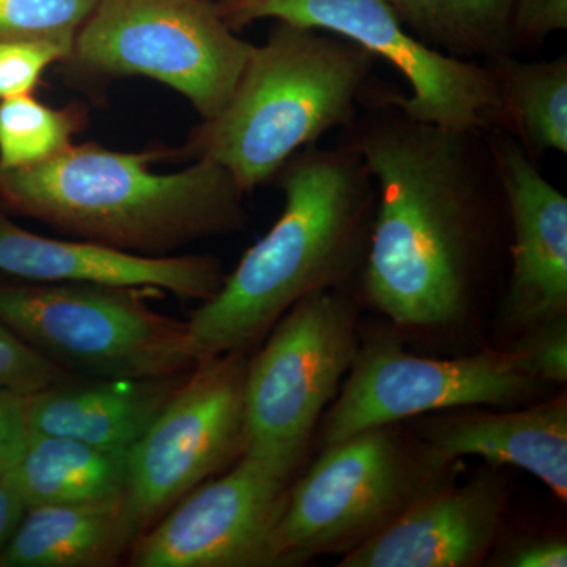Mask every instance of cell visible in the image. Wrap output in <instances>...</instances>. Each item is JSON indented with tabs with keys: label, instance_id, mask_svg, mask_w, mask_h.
Returning <instances> with one entry per match:
<instances>
[{
	"label": "cell",
	"instance_id": "6",
	"mask_svg": "<svg viewBox=\"0 0 567 567\" xmlns=\"http://www.w3.org/2000/svg\"><path fill=\"white\" fill-rule=\"evenodd\" d=\"M147 292L155 290L0 284V322L62 368L96 379L186 374L197 363L188 323L155 311Z\"/></svg>",
	"mask_w": 567,
	"mask_h": 567
},
{
	"label": "cell",
	"instance_id": "23",
	"mask_svg": "<svg viewBox=\"0 0 567 567\" xmlns=\"http://www.w3.org/2000/svg\"><path fill=\"white\" fill-rule=\"evenodd\" d=\"M99 0H0V40H40L73 50Z\"/></svg>",
	"mask_w": 567,
	"mask_h": 567
},
{
	"label": "cell",
	"instance_id": "5",
	"mask_svg": "<svg viewBox=\"0 0 567 567\" xmlns=\"http://www.w3.org/2000/svg\"><path fill=\"white\" fill-rule=\"evenodd\" d=\"M454 465L402 423L365 429L324 445L290 484L275 532L276 566L346 555L394 524Z\"/></svg>",
	"mask_w": 567,
	"mask_h": 567
},
{
	"label": "cell",
	"instance_id": "24",
	"mask_svg": "<svg viewBox=\"0 0 567 567\" xmlns=\"http://www.w3.org/2000/svg\"><path fill=\"white\" fill-rule=\"evenodd\" d=\"M522 371L543 385L567 382V316L520 331L506 347Z\"/></svg>",
	"mask_w": 567,
	"mask_h": 567
},
{
	"label": "cell",
	"instance_id": "25",
	"mask_svg": "<svg viewBox=\"0 0 567 567\" xmlns=\"http://www.w3.org/2000/svg\"><path fill=\"white\" fill-rule=\"evenodd\" d=\"M71 382L65 368L0 322V388L21 394H35Z\"/></svg>",
	"mask_w": 567,
	"mask_h": 567
},
{
	"label": "cell",
	"instance_id": "28",
	"mask_svg": "<svg viewBox=\"0 0 567 567\" xmlns=\"http://www.w3.org/2000/svg\"><path fill=\"white\" fill-rule=\"evenodd\" d=\"M28 402L29 394L0 388V477L18 464L31 436Z\"/></svg>",
	"mask_w": 567,
	"mask_h": 567
},
{
	"label": "cell",
	"instance_id": "16",
	"mask_svg": "<svg viewBox=\"0 0 567 567\" xmlns=\"http://www.w3.org/2000/svg\"><path fill=\"white\" fill-rule=\"evenodd\" d=\"M413 432L451 464L483 457L536 476L559 502L567 499V398L547 399L522 409L466 406L425 416Z\"/></svg>",
	"mask_w": 567,
	"mask_h": 567
},
{
	"label": "cell",
	"instance_id": "14",
	"mask_svg": "<svg viewBox=\"0 0 567 567\" xmlns=\"http://www.w3.org/2000/svg\"><path fill=\"white\" fill-rule=\"evenodd\" d=\"M509 491L498 476L451 480L394 524L347 551L338 567H475L498 544Z\"/></svg>",
	"mask_w": 567,
	"mask_h": 567
},
{
	"label": "cell",
	"instance_id": "30",
	"mask_svg": "<svg viewBox=\"0 0 567 567\" xmlns=\"http://www.w3.org/2000/svg\"><path fill=\"white\" fill-rule=\"evenodd\" d=\"M24 513L25 506L20 496L6 481L0 480V555L17 532Z\"/></svg>",
	"mask_w": 567,
	"mask_h": 567
},
{
	"label": "cell",
	"instance_id": "27",
	"mask_svg": "<svg viewBox=\"0 0 567 567\" xmlns=\"http://www.w3.org/2000/svg\"><path fill=\"white\" fill-rule=\"evenodd\" d=\"M567 0H516L514 2V47L540 43L550 33L566 31Z\"/></svg>",
	"mask_w": 567,
	"mask_h": 567
},
{
	"label": "cell",
	"instance_id": "19",
	"mask_svg": "<svg viewBox=\"0 0 567 567\" xmlns=\"http://www.w3.org/2000/svg\"><path fill=\"white\" fill-rule=\"evenodd\" d=\"M126 454L31 432L20 461L0 480L17 492L25 509L96 502L125 492Z\"/></svg>",
	"mask_w": 567,
	"mask_h": 567
},
{
	"label": "cell",
	"instance_id": "8",
	"mask_svg": "<svg viewBox=\"0 0 567 567\" xmlns=\"http://www.w3.org/2000/svg\"><path fill=\"white\" fill-rule=\"evenodd\" d=\"M252 48L212 0H99L70 59L89 73L169 85L210 121L229 102Z\"/></svg>",
	"mask_w": 567,
	"mask_h": 567
},
{
	"label": "cell",
	"instance_id": "1",
	"mask_svg": "<svg viewBox=\"0 0 567 567\" xmlns=\"http://www.w3.org/2000/svg\"><path fill=\"white\" fill-rule=\"evenodd\" d=\"M379 82L342 144L374 178L361 292L401 328L464 319L486 276L505 196L486 133L410 118Z\"/></svg>",
	"mask_w": 567,
	"mask_h": 567
},
{
	"label": "cell",
	"instance_id": "13",
	"mask_svg": "<svg viewBox=\"0 0 567 567\" xmlns=\"http://www.w3.org/2000/svg\"><path fill=\"white\" fill-rule=\"evenodd\" d=\"M505 196L511 276L505 317L518 333L567 316V199L537 169L516 137L486 133Z\"/></svg>",
	"mask_w": 567,
	"mask_h": 567
},
{
	"label": "cell",
	"instance_id": "15",
	"mask_svg": "<svg viewBox=\"0 0 567 567\" xmlns=\"http://www.w3.org/2000/svg\"><path fill=\"white\" fill-rule=\"evenodd\" d=\"M0 274L28 282L140 287L182 300H210L226 278L218 257L144 256L89 240L22 229L0 213Z\"/></svg>",
	"mask_w": 567,
	"mask_h": 567
},
{
	"label": "cell",
	"instance_id": "21",
	"mask_svg": "<svg viewBox=\"0 0 567 567\" xmlns=\"http://www.w3.org/2000/svg\"><path fill=\"white\" fill-rule=\"evenodd\" d=\"M425 47L462 61L491 62L513 54L516 0H386Z\"/></svg>",
	"mask_w": 567,
	"mask_h": 567
},
{
	"label": "cell",
	"instance_id": "11",
	"mask_svg": "<svg viewBox=\"0 0 567 567\" xmlns=\"http://www.w3.org/2000/svg\"><path fill=\"white\" fill-rule=\"evenodd\" d=\"M246 352L197 361L126 454L125 505L137 537L245 450Z\"/></svg>",
	"mask_w": 567,
	"mask_h": 567
},
{
	"label": "cell",
	"instance_id": "9",
	"mask_svg": "<svg viewBox=\"0 0 567 567\" xmlns=\"http://www.w3.org/2000/svg\"><path fill=\"white\" fill-rule=\"evenodd\" d=\"M224 21L238 29L271 20L334 33L360 44L404 78L410 95L388 96L410 118L456 132L505 130L502 93L494 70L425 47L386 0H224Z\"/></svg>",
	"mask_w": 567,
	"mask_h": 567
},
{
	"label": "cell",
	"instance_id": "12",
	"mask_svg": "<svg viewBox=\"0 0 567 567\" xmlns=\"http://www.w3.org/2000/svg\"><path fill=\"white\" fill-rule=\"evenodd\" d=\"M292 477L244 454L229 473L183 496L132 546L137 567H271Z\"/></svg>",
	"mask_w": 567,
	"mask_h": 567
},
{
	"label": "cell",
	"instance_id": "17",
	"mask_svg": "<svg viewBox=\"0 0 567 567\" xmlns=\"http://www.w3.org/2000/svg\"><path fill=\"white\" fill-rule=\"evenodd\" d=\"M186 374L99 379L48 388L29 394V427L33 434L66 436L128 453Z\"/></svg>",
	"mask_w": 567,
	"mask_h": 567
},
{
	"label": "cell",
	"instance_id": "4",
	"mask_svg": "<svg viewBox=\"0 0 567 567\" xmlns=\"http://www.w3.org/2000/svg\"><path fill=\"white\" fill-rule=\"evenodd\" d=\"M377 62L353 41L278 21L252 48L229 102L200 126L194 151L252 192L331 130L353 125L379 84Z\"/></svg>",
	"mask_w": 567,
	"mask_h": 567
},
{
	"label": "cell",
	"instance_id": "22",
	"mask_svg": "<svg viewBox=\"0 0 567 567\" xmlns=\"http://www.w3.org/2000/svg\"><path fill=\"white\" fill-rule=\"evenodd\" d=\"M80 112L54 110L29 95L0 100V171L54 158L73 144Z\"/></svg>",
	"mask_w": 567,
	"mask_h": 567
},
{
	"label": "cell",
	"instance_id": "3",
	"mask_svg": "<svg viewBox=\"0 0 567 567\" xmlns=\"http://www.w3.org/2000/svg\"><path fill=\"white\" fill-rule=\"evenodd\" d=\"M158 156L71 144L47 162L0 171V200L81 240L144 256L244 229L245 193L229 171L197 158L153 173Z\"/></svg>",
	"mask_w": 567,
	"mask_h": 567
},
{
	"label": "cell",
	"instance_id": "10",
	"mask_svg": "<svg viewBox=\"0 0 567 567\" xmlns=\"http://www.w3.org/2000/svg\"><path fill=\"white\" fill-rule=\"evenodd\" d=\"M347 374L320 421L322 446L365 429L450 410L522 406L544 386L522 371L507 349L450 360L417 357L388 330L363 336Z\"/></svg>",
	"mask_w": 567,
	"mask_h": 567
},
{
	"label": "cell",
	"instance_id": "7",
	"mask_svg": "<svg viewBox=\"0 0 567 567\" xmlns=\"http://www.w3.org/2000/svg\"><path fill=\"white\" fill-rule=\"evenodd\" d=\"M358 344V305L344 289L308 295L292 306L248 363L244 454L292 477Z\"/></svg>",
	"mask_w": 567,
	"mask_h": 567
},
{
	"label": "cell",
	"instance_id": "26",
	"mask_svg": "<svg viewBox=\"0 0 567 567\" xmlns=\"http://www.w3.org/2000/svg\"><path fill=\"white\" fill-rule=\"evenodd\" d=\"M70 55L71 48L52 41L0 40V100L29 95L52 63Z\"/></svg>",
	"mask_w": 567,
	"mask_h": 567
},
{
	"label": "cell",
	"instance_id": "20",
	"mask_svg": "<svg viewBox=\"0 0 567 567\" xmlns=\"http://www.w3.org/2000/svg\"><path fill=\"white\" fill-rule=\"evenodd\" d=\"M502 93L505 130L529 158L567 153V55L522 62L513 54L486 62Z\"/></svg>",
	"mask_w": 567,
	"mask_h": 567
},
{
	"label": "cell",
	"instance_id": "29",
	"mask_svg": "<svg viewBox=\"0 0 567 567\" xmlns=\"http://www.w3.org/2000/svg\"><path fill=\"white\" fill-rule=\"evenodd\" d=\"M487 561L499 567H566V539L561 536L518 537L499 550L494 548Z\"/></svg>",
	"mask_w": 567,
	"mask_h": 567
},
{
	"label": "cell",
	"instance_id": "2",
	"mask_svg": "<svg viewBox=\"0 0 567 567\" xmlns=\"http://www.w3.org/2000/svg\"><path fill=\"white\" fill-rule=\"evenodd\" d=\"M275 226L189 317L197 361L246 352L308 295L342 289L363 268L377 186L349 145L305 148L281 173Z\"/></svg>",
	"mask_w": 567,
	"mask_h": 567
},
{
	"label": "cell",
	"instance_id": "31",
	"mask_svg": "<svg viewBox=\"0 0 567 567\" xmlns=\"http://www.w3.org/2000/svg\"><path fill=\"white\" fill-rule=\"evenodd\" d=\"M216 2H224V0H216Z\"/></svg>",
	"mask_w": 567,
	"mask_h": 567
},
{
	"label": "cell",
	"instance_id": "18",
	"mask_svg": "<svg viewBox=\"0 0 567 567\" xmlns=\"http://www.w3.org/2000/svg\"><path fill=\"white\" fill-rule=\"evenodd\" d=\"M137 539L125 496L25 509L0 555L3 567L110 566Z\"/></svg>",
	"mask_w": 567,
	"mask_h": 567
}]
</instances>
